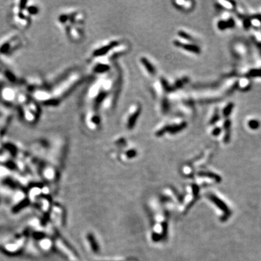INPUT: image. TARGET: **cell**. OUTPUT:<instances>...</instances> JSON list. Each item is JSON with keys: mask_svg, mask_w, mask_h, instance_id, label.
<instances>
[{"mask_svg": "<svg viewBox=\"0 0 261 261\" xmlns=\"http://www.w3.org/2000/svg\"><path fill=\"white\" fill-rule=\"evenodd\" d=\"M17 105L19 106L20 115L23 121L28 124H35L39 121L41 111L39 103L33 97L25 93L20 92L17 97Z\"/></svg>", "mask_w": 261, "mask_h": 261, "instance_id": "1", "label": "cell"}, {"mask_svg": "<svg viewBox=\"0 0 261 261\" xmlns=\"http://www.w3.org/2000/svg\"><path fill=\"white\" fill-rule=\"evenodd\" d=\"M33 17L28 10L26 2L17 1L10 7L11 24L19 30H25L30 27Z\"/></svg>", "mask_w": 261, "mask_h": 261, "instance_id": "2", "label": "cell"}, {"mask_svg": "<svg viewBox=\"0 0 261 261\" xmlns=\"http://www.w3.org/2000/svg\"><path fill=\"white\" fill-rule=\"evenodd\" d=\"M25 40L18 33L5 36L0 40V57H10L24 47Z\"/></svg>", "mask_w": 261, "mask_h": 261, "instance_id": "3", "label": "cell"}, {"mask_svg": "<svg viewBox=\"0 0 261 261\" xmlns=\"http://www.w3.org/2000/svg\"><path fill=\"white\" fill-rule=\"evenodd\" d=\"M19 93L10 84L0 85V100L7 105H15L17 104Z\"/></svg>", "mask_w": 261, "mask_h": 261, "instance_id": "4", "label": "cell"}, {"mask_svg": "<svg viewBox=\"0 0 261 261\" xmlns=\"http://www.w3.org/2000/svg\"><path fill=\"white\" fill-rule=\"evenodd\" d=\"M0 78L8 81V82L13 83L16 80L15 75L10 71V70L7 69V67L4 66L3 64L0 63Z\"/></svg>", "mask_w": 261, "mask_h": 261, "instance_id": "5", "label": "cell"}, {"mask_svg": "<svg viewBox=\"0 0 261 261\" xmlns=\"http://www.w3.org/2000/svg\"><path fill=\"white\" fill-rule=\"evenodd\" d=\"M231 126H232V123H231V121L229 120V119H227V120L225 121L224 124L225 131H226V133H225V136H224V142L225 143H228L229 141H230V139H231Z\"/></svg>", "mask_w": 261, "mask_h": 261, "instance_id": "6", "label": "cell"}, {"mask_svg": "<svg viewBox=\"0 0 261 261\" xmlns=\"http://www.w3.org/2000/svg\"><path fill=\"white\" fill-rule=\"evenodd\" d=\"M218 26L220 30H224L228 28H232L234 26V21L233 19L228 20V21H220L218 23Z\"/></svg>", "mask_w": 261, "mask_h": 261, "instance_id": "7", "label": "cell"}, {"mask_svg": "<svg viewBox=\"0 0 261 261\" xmlns=\"http://www.w3.org/2000/svg\"><path fill=\"white\" fill-rule=\"evenodd\" d=\"M234 107V105L233 102L228 103V104L225 107V108L224 109V111H223V114H224L225 117H228L230 115L231 113H232Z\"/></svg>", "mask_w": 261, "mask_h": 261, "instance_id": "8", "label": "cell"}, {"mask_svg": "<svg viewBox=\"0 0 261 261\" xmlns=\"http://www.w3.org/2000/svg\"><path fill=\"white\" fill-rule=\"evenodd\" d=\"M248 126L250 127V129H252V130H257L259 129V127L260 126V123L259 122V121L255 120V119H252V120L249 121L248 123Z\"/></svg>", "mask_w": 261, "mask_h": 261, "instance_id": "9", "label": "cell"}, {"mask_svg": "<svg viewBox=\"0 0 261 261\" xmlns=\"http://www.w3.org/2000/svg\"><path fill=\"white\" fill-rule=\"evenodd\" d=\"M179 45L182 46L183 48H184L185 49L193 52L194 53H200V48H199L198 47H197V46L191 45V44H179Z\"/></svg>", "mask_w": 261, "mask_h": 261, "instance_id": "10", "label": "cell"}, {"mask_svg": "<svg viewBox=\"0 0 261 261\" xmlns=\"http://www.w3.org/2000/svg\"><path fill=\"white\" fill-rule=\"evenodd\" d=\"M249 77H261V69H252L248 73Z\"/></svg>", "mask_w": 261, "mask_h": 261, "instance_id": "11", "label": "cell"}, {"mask_svg": "<svg viewBox=\"0 0 261 261\" xmlns=\"http://www.w3.org/2000/svg\"><path fill=\"white\" fill-rule=\"evenodd\" d=\"M142 63H144V66H146L147 69V71H148L149 73H153L155 72V69H154V67H153L152 66V65H151L150 63H149V62L147 61L146 59H142Z\"/></svg>", "mask_w": 261, "mask_h": 261, "instance_id": "12", "label": "cell"}, {"mask_svg": "<svg viewBox=\"0 0 261 261\" xmlns=\"http://www.w3.org/2000/svg\"><path fill=\"white\" fill-rule=\"evenodd\" d=\"M138 115H139V111H137V112L135 113L134 115H133L132 117L129 119V127H131L133 124H134L135 121H136L137 117H138Z\"/></svg>", "mask_w": 261, "mask_h": 261, "instance_id": "13", "label": "cell"}, {"mask_svg": "<svg viewBox=\"0 0 261 261\" xmlns=\"http://www.w3.org/2000/svg\"><path fill=\"white\" fill-rule=\"evenodd\" d=\"M218 119H219V115H218V110H216V113H215V115H213L212 119H211L210 124H214L215 123H216L217 121H218Z\"/></svg>", "mask_w": 261, "mask_h": 261, "instance_id": "14", "label": "cell"}, {"mask_svg": "<svg viewBox=\"0 0 261 261\" xmlns=\"http://www.w3.org/2000/svg\"><path fill=\"white\" fill-rule=\"evenodd\" d=\"M221 132V129L220 128H218V127H217L214 129V130L213 131V134L214 135V136H218L219 135Z\"/></svg>", "mask_w": 261, "mask_h": 261, "instance_id": "15", "label": "cell"}]
</instances>
